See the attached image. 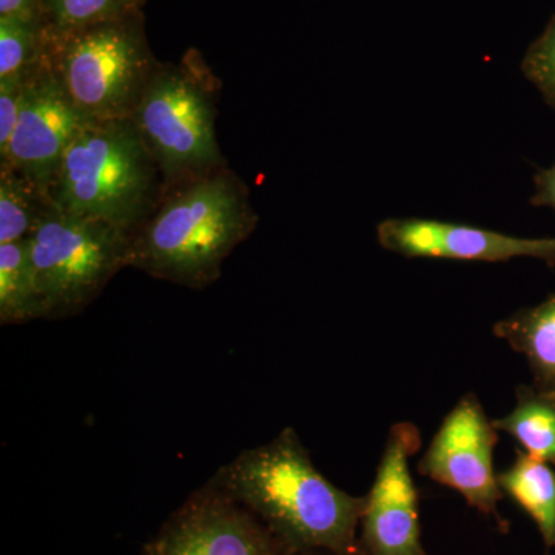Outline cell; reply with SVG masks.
Here are the masks:
<instances>
[{
    "mask_svg": "<svg viewBox=\"0 0 555 555\" xmlns=\"http://www.w3.org/2000/svg\"><path fill=\"white\" fill-rule=\"evenodd\" d=\"M257 224L244 182L229 169L214 171L164 195L131 235L129 268L178 286H210Z\"/></svg>",
    "mask_w": 555,
    "mask_h": 555,
    "instance_id": "2",
    "label": "cell"
},
{
    "mask_svg": "<svg viewBox=\"0 0 555 555\" xmlns=\"http://www.w3.org/2000/svg\"><path fill=\"white\" fill-rule=\"evenodd\" d=\"M25 76L0 79V158L9 149L10 139L20 118Z\"/></svg>",
    "mask_w": 555,
    "mask_h": 555,
    "instance_id": "20",
    "label": "cell"
},
{
    "mask_svg": "<svg viewBox=\"0 0 555 555\" xmlns=\"http://www.w3.org/2000/svg\"><path fill=\"white\" fill-rule=\"evenodd\" d=\"M208 483L250 511L292 555H352L366 496L350 495L313 465L292 427L241 452Z\"/></svg>",
    "mask_w": 555,
    "mask_h": 555,
    "instance_id": "1",
    "label": "cell"
},
{
    "mask_svg": "<svg viewBox=\"0 0 555 555\" xmlns=\"http://www.w3.org/2000/svg\"><path fill=\"white\" fill-rule=\"evenodd\" d=\"M166 195L158 164L131 118L89 120L50 189L54 207L133 235Z\"/></svg>",
    "mask_w": 555,
    "mask_h": 555,
    "instance_id": "3",
    "label": "cell"
},
{
    "mask_svg": "<svg viewBox=\"0 0 555 555\" xmlns=\"http://www.w3.org/2000/svg\"><path fill=\"white\" fill-rule=\"evenodd\" d=\"M47 24L0 20V79L24 76L46 51Z\"/></svg>",
    "mask_w": 555,
    "mask_h": 555,
    "instance_id": "17",
    "label": "cell"
},
{
    "mask_svg": "<svg viewBox=\"0 0 555 555\" xmlns=\"http://www.w3.org/2000/svg\"><path fill=\"white\" fill-rule=\"evenodd\" d=\"M27 241L42 320L76 315L129 268L131 233L53 204Z\"/></svg>",
    "mask_w": 555,
    "mask_h": 555,
    "instance_id": "6",
    "label": "cell"
},
{
    "mask_svg": "<svg viewBox=\"0 0 555 555\" xmlns=\"http://www.w3.org/2000/svg\"><path fill=\"white\" fill-rule=\"evenodd\" d=\"M47 27L56 33L83 30L138 11L133 0H43Z\"/></svg>",
    "mask_w": 555,
    "mask_h": 555,
    "instance_id": "18",
    "label": "cell"
},
{
    "mask_svg": "<svg viewBox=\"0 0 555 555\" xmlns=\"http://www.w3.org/2000/svg\"><path fill=\"white\" fill-rule=\"evenodd\" d=\"M46 42L69 100L89 120L130 118L159 64L139 10L78 31L46 27Z\"/></svg>",
    "mask_w": 555,
    "mask_h": 555,
    "instance_id": "5",
    "label": "cell"
},
{
    "mask_svg": "<svg viewBox=\"0 0 555 555\" xmlns=\"http://www.w3.org/2000/svg\"><path fill=\"white\" fill-rule=\"evenodd\" d=\"M49 193L10 167H0V244L27 240L51 207Z\"/></svg>",
    "mask_w": 555,
    "mask_h": 555,
    "instance_id": "16",
    "label": "cell"
},
{
    "mask_svg": "<svg viewBox=\"0 0 555 555\" xmlns=\"http://www.w3.org/2000/svg\"><path fill=\"white\" fill-rule=\"evenodd\" d=\"M87 122L54 72L46 42L43 56L25 76L20 118L0 167L20 171L50 195L68 145Z\"/></svg>",
    "mask_w": 555,
    "mask_h": 555,
    "instance_id": "8",
    "label": "cell"
},
{
    "mask_svg": "<svg viewBox=\"0 0 555 555\" xmlns=\"http://www.w3.org/2000/svg\"><path fill=\"white\" fill-rule=\"evenodd\" d=\"M499 430L476 393H465L444 416L416 469L423 477L459 492L467 505L499 518L503 499L495 473Z\"/></svg>",
    "mask_w": 555,
    "mask_h": 555,
    "instance_id": "7",
    "label": "cell"
},
{
    "mask_svg": "<svg viewBox=\"0 0 555 555\" xmlns=\"http://www.w3.org/2000/svg\"><path fill=\"white\" fill-rule=\"evenodd\" d=\"M217 79L198 51L179 64H158L142 91L131 120L158 164L166 193L228 169L219 150Z\"/></svg>",
    "mask_w": 555,
    "mask_h": 555,
    "instance_id": "4",
    "label": "cell"
},
{
    "mask_svg": "<svg viewBox=\"0 0 555 555\" xmlns=\"http://www.w3.org/2000/svg\"><path fill=\"white\" fill-rule=\"evenodd\" d=\"M42 320L28 241L0 244V324Z\"/></svg>",
    "mask_w": 555,
    "mask_h": 555,
    "instance_id": "15",
    "label": "cell"
},
{
    "mask_svg": "<svg viewBox=\"0 0 555 555\" xmlns=\"http://www.w3.org/2000/svg\"><path fill=\"white\" fill-rule=\"evenodd\" d=\"M144 555L292 554L250 511L207 483L171 514Z\"/></svg>",
    "mask_w": 555,
    "mask_h": 555,
    "instance_id": "9",
    "label": "cell"
},
{
    "mask_svg": "<svg viewBox=\"0 0 555 555\" xmlns=\"http://www.w3.org/2000/svg\"><path fill=\"white\" fill-rule=\"evenodd\" d=\"M377 240L385 250L404 258L466 262L534 258L555 266V238H518L438 219H385L378 224Z\"/></svg>",
    "mask_w": 555,
    "mask_h": 555,
    "instance_id": "11",
    "label": "cell"
},
{
    "mask_svg": "<svg viewBox=\"0 0 555 555\" xmlns=\"http://www.w3.org/2000/svg\"><path fill=\"white\" fill-rule=\"evenodd\" d=\"M492 425L513 437L525 454L555 466V393L517 386L513 411L492 420Z\"/></svg>",
    "mask_w": 555,
    "mask_h": 555,
    "instance_id": "14",
    "label": "cell"
},
{
    "mask_svg": "<svg viewBox=\"0 0 555 555\" xmlns=\"http://www.w3.org/2000/svg\"><path fill=\"white\" fill-rule=\"evenodd\" d=\"M492 331L526 358L537 389L555 393V292L540 305L503 318Z\"/></svg>",
    "mask_w": 555,
    "mask_h": 555,
    "instance_id": "12",
    "label": "cell"
},
{
    "mask_svg": "<svg viewBox=\"0 0 555 555\" xmlns=\"http://www.w3.org/2000/svg\"><path fill=\"white\" fill-rule=\"evenodd\" d=\"M499 485L532 518L545 545L555 547L554 466L517 449L513 465L499 473Z\"/></svg>",
    "mask_w": 555,
    "mask_h": 555,
    "instance_id": "13",
    "label": "cell"
},
{
    "mask_svg": "<svg viewBox=\"0 0 555 555\" xmlns=\"http://www.w3.org/2000/svg\"><path fill=\"white\" fill-rule=\"evenodd\" d=\"M535 192L531 204L535 207H550L555 210V164L550 169L539 170L534 177Z\"/></svg>",
    "mask_w": 555,
    "mask_h": 555,
    "instance_id": "22",
    "label": "cell"
},
{
    "mask_svg": "<svg viewBox=\"0 0 555 555\" xmlns=\"http://www.w3.org/2000/svg\"><path fill=\"white\" fill-rule=\"evenodd\" d=\"M521 69L547 105L555 109V13L542 35L526 51Z\"/></svg>",
    "mask_w": 555,
    "mask_h": 555,
    "instance_id": "19",
    "label": "cell"
},
{
    "mask_svg": "<svg viewBox=\"0 0 555 555\" xmlns=\"http://www.w3.org/2000/svg\"><path fill=\"white\" fill-rule=\"evenodd\" d=\"M133 2H134V5L141 7L142 2H144V0H133Z\"/></svg>",
    "mask_w": 555,
    "mask_h": 555,
    "instance_id": "23",
    "label": "cell"
},
{
    "mask_svg": "<svg viewBox=\"0 0 555 555\" xmlns=\"http://www.w3.org/2000/svg\"><path fill=\"white\" fill-rule=\"evenodd\" d=\"M420 447L422 434L412 423H397L389 430L361 517V542L367 555H427L411 470Z\"/></svg>",
    "mask_w": 555,
    "mask_h": 555,
    "instance_id": "10",
    "label": "cell"
},
{
    "mask_svg": "<svg viewBox=\"0 0 555 555\" xmlns=\"http://www.w3.org/2000/svg\"><path fill=\"white\" fill-rule=\"evenodd\" d=\"M0 20L47 24L43 0H0Z\"/></svg>",
    "mask_w": 555,
    "mask_h": 555,
    "instance_id": "21",
    "label": "cell"
}]
</instances>
